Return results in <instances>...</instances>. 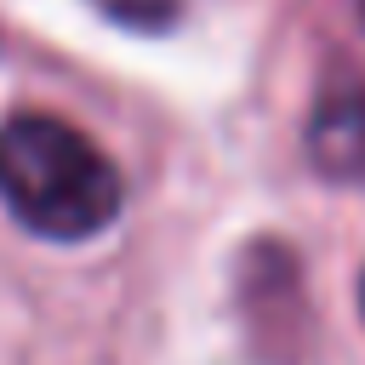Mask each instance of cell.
Returning <instances> with one entry per match:
<instances>
[{
    "instance_id": "cell-3",
    "label": "cell",
    "mask_w": 365,
    "mask_h": 365,
    "mask_svg": "<svg viewBox=\"0 0 365 365\" xmlns=\"http://www.w3.org/2000/svg\"><path fill=\"white\" fill-rule=\"evenodd\" d=\"M91 6L114 23H125V29H165L182 11V0H91Z\"/></svg>"
},
{
    "instance_id": "cell-1",
    "label": "cell",
    "mask_w": 365,
    "mask_h": 365,
    "mask_svg": "<svg viewBox=\"0 0 365 365\" xmlns=\"http://www.w3.org/2000/svg\"><path fill=\"white\" fill-rule=\"evenodd\" d=\"M0 200L46 240H91L120 217V171L57 114H17L0 125Z\"/></svg>"
},
{
    "instance_id": "cell-2",
    "label": "cell",
    "mask_w": 365,
    "mask_h": 365,
    "mask_svg": "<svg viewBox=\"0 0 365 365\" xmlns=\"http://www.w3.org/2000/svg\"><path fill=\"white\" fill-rule=\"evenodd\" d=\"M308 154L325 177L336 182H365V86L359 80H331L314 103L308 120Z\"/></svg>"
}]
</instances>
